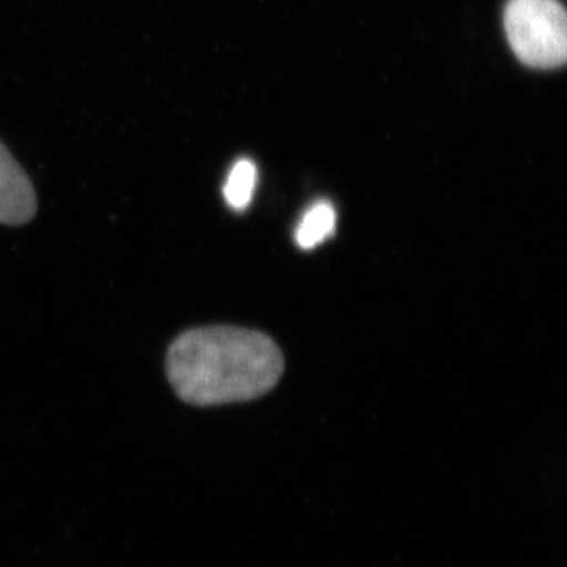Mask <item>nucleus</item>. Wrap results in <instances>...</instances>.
<instances>
[{
    "label": "nucleus",
    "mask_w": 567,
    "mask_h": 567,
    "mask_svg": "<svg viewBox=\"0 0 567 567\" xmlns=\"http://www.w3.org/2000/svg\"><path fill=\"white\" fill-rule=\"evenodd\" d=\"M286 361L270 336L246 328H194L169 347L166 372L175 394L196 406L252 401L270 393Z\"/></svg>",
    "instance_id": "nucleus-1"
},
{
    "label": "nucleus",
    "mask_w": 567,
    "mask_h": 567,
    "mask_svg": "<svg viewBox=\"0 0 567 567\" xmlns=\"http://www.w3.org/2000/svg\"><path fill=\"white\" fill-rule=\"evenodd\" d=\"M507 41L529 69L554 70L567 59V17L559 0H509Z\"/></svg>",
    "instance_id": "nucleus-2"
},
{
    "label": "nucleus",
    "mask_w": 567,
    "mask_h": 567,
    "mask_svg": "<svg viewBox=\"0 0 567 567\" xmlns=\"http://www.w3.org/2000/svg\"><path fill=\"white\" fill-rule=\"evenodd\" d=\"M35 213L37 196L32 182L0 142V224L21 226L31 221Z\"/></svg>",
    "instance_id": "nucleus-3"
},
{
    "label": "nucleus",
    "mask_w": 567,
    "mask_h": 567,
    "mask_svg": "<svg viewBox=\"0 0 567 567\" xmlns=\"http://www.w3.org/2000/svg\"><path fill=\"white\" fill-rule=\"evenodd\" d=\"M336 229V210L330 203H317L305 213L297 230L295 241L301 249H315L333 235Z\"/></svg>",
    "instance_id": "nucleus-4"
},
{
    "label": "nucleus",
    "mask_w": 567,
    "mask_h": 567,
    "mask_svg": "<svg viewBox=\"0 0 567 567\" xmlns=\"http://www.w3.org/2000/svg\"><path fill=\"white\" fill-rule=\"evenodd\" d=\"M257 183V167L251 159L241 158L234 164L226 185H224V199L235 212H244L251 204L254 189Z\"/></svg>",
    "instance_id": "nucleus-5"
}]
</instances>
